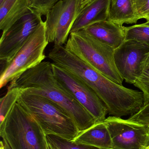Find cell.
I'll return each instance as SVG.
<instances>
[{
  "label": "cell",
  "instance_id": "obj_4",
  "mask_svg": "<svg viewBox=\"0 0 149 149\" xmlns=\"http://www.w3.org/2000/svg\"><path fill=\"white\" fill-rule=\"evenodd\" d=\"M0 135L11 149H43L46 136L36 120L17 102L0 124Z\"/></svg>",
  "mask_w": 149,
  "mask_h": 149
},
{
  "label": "cell",
  "instance_id": "obj_16",
  "mask_svg": "<svg viewBox=\"0 0 149 149\" xmlns=\"http://www.w3.org/2000/svg\"><path fill=\"white\" fill-rule=\"evenodd\" d=\"M20 93L21 90L17 88L8 87L6 94L0 99V124L3 122L7 115L17 101Z\"/></svg>",
  "mask_w": 149,
  "mask_h": 149
},
{
  "label": "cell",
  "instance_id": "obj_26",
  "mask_svg": "<svg viewBox=\"0 0 149 149\" xmlns=\"http://www.w3.org/2000/svg\"><path fill=\"white\" fill-rule=\"evenodd\" d=\"M2 141H3V144H4V149H11L5 141H4V140H2Z\"/></svg>",
  "mask_w": 149,
  "mask_h": 149
},
{
  "label": "cell",
  "instance_id": "obj_2",
  "mask_svg": "<svg viewBox=\"0 0 149 149\" xmlns=\"http://www.w3.org/2000/svg\"><path fill=\"white\" fill-rule=\"evenodd\" d=\"M17 102L33 117L46 135L71 141L80 132L69 115L45 97L21 90Z\"/></svg>",
  "mask_w": 149,
  "mask_h": 149
},
{
  "label": "cell",
  "instance_id": "obj_27",
  "mask_svg": "<svg viewBox=\"0 0 149 149\" xmlns=\"http://www.w3.org/2000/svg\"><path fill=\"white\" fill-rule=\"evenodd\" d=\"M0 149H4V144L2 140L1 141V145H0Z\"/></svg>",
  "mask_w": 149,
  "mask_h": 149
},
{
  "label": "cell",
  "instance_id": "obj_13",
  "mask_svg": "<svg viewBox=\"0 0 149 149\" xmlns=\"http://www.w3.org/2000/svg\"><path fill=\"white\" fill-rule=\"evenodd\" d=\"M71 141L77 144H85L100 149H113L111 135L104 121L97 123L88 128L80 131Z\"/></svg>",
  "mask_w": 149,
  "mask_h": 149
},
{
  "label": "cell",
  "instance_id": "obj_11",
  "mask_svg": "<svg viewBox=\"0 0 149 149\" xmlns=\"http://www.w3.org/2000/svg\"><path fill=\"white\" fill-rule=\"evenodd\" d=\"M111 2V0H92L80 10L70 34L108 20Z\"/></svg>",
  "mask_w": 149,
  "mask_h": 149
},
{
  "label": "cell",
  "instance_id": "obj_7",
  "mask_svg": "<svg viewBox=\"0 0 149 149\" xmlns=\"http://www.w3.org/2000/svg\"><path fill=\"white\" fill-rule=\"evenodd\" d=\"M80 12V0H61L47 12L45 21L46 37L53 47L65 45Z\"/></svg>",
  "mask_w": 149,
  "mask_h": 149
},
{
  "label": "cell",
  "instance_id": "obj_22",
  "mask_svg": "<svg viewBox=\"0 0 149 149\" xmlns=\"http://www.w3.org/2000/svg\"><path fill=\"white\" fill-rule=\"evenodd\" d=\"M139 20H149V0H133Z\"/></svg>",
  "mask_w": 149,
  "mask_h": 149
},
{
  "label": "cell",
  "instance_id": "obj_6",
  "mask_svg": "<svg viewBox=\"0 0 149 149\" xmlns=\"http://www.w3.org/2000/svg\"><path fill=\"white\" fill-rule=\"evenodd\" d=\"M55 78L60 85L91 115L97 122L106 120L107 108L96 93L75 75L52 63Z\"/></svg>",
  "mask_w": 149,
  "mask_h": 149
},
{
  "label": "cell",
  "instance_id": "obj_19",
  "mask_svg": "<svg viewBox=\"0 0 149 149\" xmlns=\"http://www.w3.org/2000/svg\"><path fill=\"white\" fill-rule=\"evenodd\" d=\"M133 85L142 92L144 97V105L149 103V66L143 69L141 75ZM143 105V106H144Z\"/></svg>",
  "mask_w": 149,
  "mask_h": 149
},
{
  "label": "cell",
  "instance_id": "obj_24",
  "mask_svg": "<svg viewBox=\"0 0 149 149\" xmlns=\"http://www.w3.org/2000/svg\"><path fill=\"white\" fill-rule=\"evenodd\" d=\"M149 66V52L145 56L144 60L143 62V70L146 67Z\"/></svg>",
  "mask_w": 149,
  "mask_h": 149
},
{
  "label": "cell",
  "instance_id": "obj_12",
  "mask_svg": "<svg viewBox=\"0 0 149 149\" xmlns=\"http://www.w3.org/2000/svg\"><path fill=\"white\" fill-rule=\"evenodd\" d=\"M124 27L108 19L96 23L83 30L98 40L115 49L125 40Z\"/></svg>",
  "mask_w": 149,
  "mask_h": 149
},
{
  "label": "cell",
  "instance_id": "obj_17",
  "mask_svg": "<svg viewBox=\"0 0 149 149\" xmlns=\"http://www.w3.org/2000/svg\"><path fill=\"white\" fill-rule=\"evenodd\" d=\"M125 40H136L149 46V26L141 24L124 27Z\"/></svg>",
  "mask_w": 149,
  "mask_h": 149
},
{
  "label": "cell",
  "instance_id": "obj_5",
  "mask_svg": "<svg viewBox=\"0 0 149 149\" xmlns=\"http://www.w3.org/2000/svg\"><path fill=\"white\" fill-rule=\"evenodd\" d=\"M45 22L38 26L12 60L5 64L0 77L1 88L45 58L44 50L49 44Z\"/></svg>",
  "mask_w": 149,
  "mask_h": 149
},
{
  "label": "cell",
  "instance_id": "obj_15",
  "mask_svg": "<svg viewBox=\"0 0 149 149\" xmlns=\"http://www.w3.org/2000/svg\"><path fill=\"white\" fill-rule=\"evenodd\" d=\"M108 19L121 25L136 24L139 19L133 0H111Z\"/></svg>",
  "mask_w": 149,
  "mask_h": 149
},
{
  "label": "cell",
  "instance_id": "obj_29",
  "mask_svg": "<svg viewBox=\"0 0 149 149\" xmlns=\"http://www.w3.org/2000/svg\"><path fill=\"white\" fill-rule=\"evenodd\" d=\"M4 0H0V3H2Z\"/></svg>",
  "mask_w": 149,
  "mask_h": 149
},
{
  "label": "cell",
  "instance_id": "obj_10",
  "mask_svg": "<svg viewBox=\"0 0 149 149\" xmlns=\"http://www.w3.org/2000/svg\"><path fill=\"white\" fill-rule=\"evenodd\" d=\"M149 46L136 40H125L115 49V63L123 80L134 84L143 70V62Z\"/></svg>",
  "mask_w": 149,
  "mask_h": 149
},
{
  "label": "cell",
  "instance_id": "obj_28",
  "mask_svg": "<svg viewBox=\"0 0 149 149\" xmlns=\"http://www.w3.org/2000/svg\"><path fill=\"white\" fill-rule=\"evenodd\" d=\"M143 24H144V25H147V26H149V21H147L146 22Z\"/></svg>",
  "mask_w": 149,
  "mask_h": 149
},
{
  "label": "cell",
  "instance_id": "obj_20",
  "mask_svg": "<svg viewBox=\"0 0 149 149\" xmlns=\"http://www.w3.org/2000/svg\"><path fill=\"white\" fill-rule=\"evenodd\" d=\"M61 0H29V9L41 15H45L49 10Z\"/></svg>",
  "mask_w": 149,
  "mask_h": 149
},
{
  "label": "cell",
  "instance_id": "obj_3",
  "mask_svg": "<svg viewBox=\"0 0 149 149\" xmlns=\"http://www.w3.org/2000/svg\"><path fill=\"white\" fill-rule=\"evenodd\" d=\"M67 50L108 79L122 85L123 79L115 63V49L85 30L72 32L64 45Z\"/></svg>",
  "mask_w": 149,
  "mask_h": 149
},
{
  "label": "cell",
  "instance_id": "obj_23",
  "mask_svg": "<svg viewBox=\"0 0 149 149\" xmlns=\"http://www.w3.org/2000/svg\"><path fill=\"white\" fill-rule=\"evenodd\" d=\"M43 149H58L47 139L46 135L45 137Z\"/></svg>",
  "mask_w": 149,
  "mask_h": 149
},
{
  "label": "cell",
  "instance_id": "obj_1",
  "mask_svg": "<svg viewBox=\"0 0 149 149\" xmlns=\"http://www.w3.org/2000/svg\"><path fill=\"white\" fill-rule=\"evenodd\" d=\"M10 87L45 97L63 109L73 119L80 131L97 123L91 115L58 82L52 63L43 61L10 83Z\"/></svg>",
  "mask_w": 149,
  "mask_h": 149
},
{
  "label": "cell",
  "instance_id": "obj_8",
  "mask_svg": "<svg viewBox=\"0 0 149 149\" xmlns=\"http://www.w3.org/2000/svg\"><path fill=\"white\" fill-rule=\"evenodd\" d=\"M104 122L111 135L113 149H149L148 126L112 116Z\"/></svg>",
  "mask_w": 149,
  "mask_h": 149
},
{
  "label": "cell",
  "instance_id": "obj_21",
  "mask_svg": "<svg viewBox=\"0 0 149 149\" xmlns=\"http://www.w3.org/2000/svg\"><path fill=\"white\" fill-rule=\"evenodd\" d=\"M128 119L149 127V103L144 105L138 112Z\"/></svg>",
  "mask_w": 149,
  "mask_h": 149
},
{
  "label": "cell",
  "instance_id": "obj_18",
  "mask_svg": "<svg viewBox=\"0 0 149 149\" xmlns=\"http://www.w3.org/2000/svg\"><path fill=\"white\" fill-rule=\"evenodd\" d=\"M48 140L58 149H100L85 144H77L72 141L52 135H46Z\"/></svg>",
  "mask_w": 149,
  "mask_h": 149
},
{
  "label": "cell",
  "instance_id": "obj_25",
  "mask_svg": "<svg viewBox=\"0 0 149 149\" xmlns=\"http://www.w3.org/2000/svg\"><path fill=\"white\" fill-rule=\"evenodd\" d=\"M92 0H80V11L85 6L88 4Z\"/></svg>",
  "mask_w": 149,
  "mask_h": 149
},
{
  "label": "cell",
  "instance_id": "obj_9",
  "mask_svg": "<svg viewBox=\"0 0 149 149\" xmlns=\"http://www.w3.org/2000/svg\"><path fill=\"white\" fill-rule=\"evenodd\" d=\"M43 21L41 15L30 10L7 31L2 33L0 40L1 62L5 64L10 62Z\"/></svg>",
  "mask_w": 149,
  "mask_h": 149
},
{
  "label": "cell",
  "instance_id": "obj_14",
  "mask_svg": "<svg viewBox=\"0 0 149 149\" xmlns=\"http://www.w3.org/2000/svg\"><path fill=\"white\" fill-rule=\"evenodd\" d=\"M29 2V0H4L0 3V29L2 33L30 11Z\"/></svg>",
  "mask_w": 149,
  "mask_h": 149
}]
</instances>
